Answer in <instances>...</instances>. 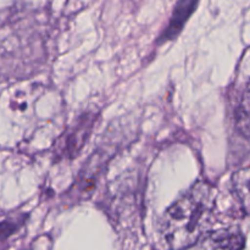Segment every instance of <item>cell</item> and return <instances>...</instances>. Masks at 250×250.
<instances>
[{"label": "cell", "instance_id": "obj_1", "mask_svg": "<svg viewBox=\"0 0 250 250\" xmlns=\"http://www.w3.org/2000/svg\"><path fill=\"white\" fill-rule=\"evenodd\" d=\"M215 202V189L199 181L178 198L164 214L160 233L171 250H182L197 243L208 226Z\"/></svg>", "mask_w": 250, "mask_h": 250}, {"label": "cell", "instance_id": "obj_2", "mask_svg": "<svg viewBox=\"0 0 250 250\" xmlns=\"http://www.w3.org/2000/svg\"><path fill=\"white\" fill-rule=\"evenodd\" d=\"M95 120L97 116L94 114H84L72 128L66 131L56 146V155L59 159H73L81 153L89 138Z\"/></svg>", "mask_w": 250, "mask_h": 250}, {"label": "cell", "instance_id": "obj_3", "mask_svg": "<svg viewBox=\"0 0 250 250\" xmlns=\"http://www.w3.org/2000/svg\"><path fill=\"white\" fill-rule=\"evenodd\" d=\"M197 6L198 2L195 1H178L176 4L175 9H173L172 16H171L170 21H168L167 27L161 33V36L159 37L158 44L167 43V42L175 39L181 33L183 26H185L187 20L190 17V15L197 9Z\"/></svg>", "mask_w": 250, "mask_h": 250}, {"label": "cell", "instance_id": "obj_4", "mask_svg": "<svg viewBox=\"0 0 250 250\" xmlns=\"http://www.w3.org/2000/svg\"><path fill=\"white\" fill-rule=\"evenodd\" d=\"M233 190L247 212H250V167L237 171L232 178Z\"/></svg>", "mask_w": 250, "mask_h": 250}, {"label": "cell", "instance_id": "obj_5", "mask_svg": "<svg viewBox=\"0 0 250 250\" xmlns=\"http://www.w3.org/2000/svg\"><path fill=\"white\" fill-rule=\"evenodd\" d=\"M236 119L239 132L250 141V82L242 97Z\"/></svg>", "mask_w": 250, "mask_h": 250}, {"label": "cell", "instance_id": "obj_6", "mask_svg": "<svg viewBox=\"0 0 250 250\" xmlns=\"http://www.w3.org/2000/svg\"><path fill=\"white\" fill-rule=\"evenodd\" d=\"M17 229V224L15 222H5V224H0V238H5V237L10 236V233L15 232Z\"/></svg>", "mask_w": 250, "mask_h": 250}]
</instances>
